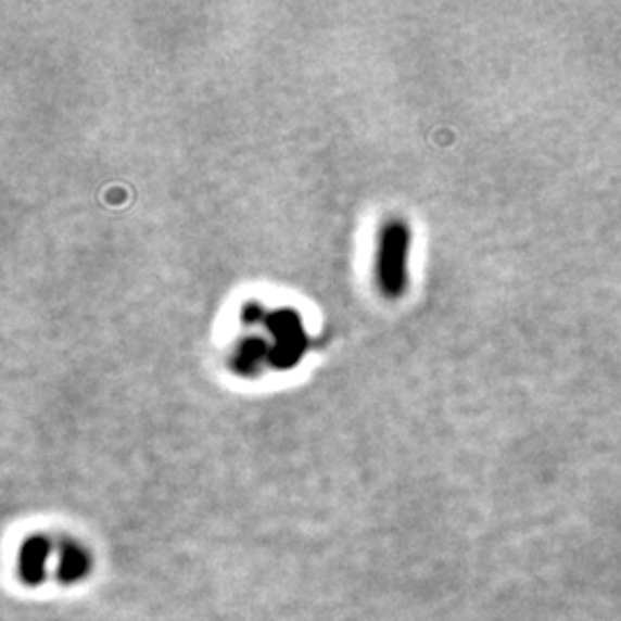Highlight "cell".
Wrapping results in <instances>:
<instances>
[{"instance_id":"1","label":"cell","mask_w":621,"mask_h":621,"mask_svg":"<svg viewBox=\"0 0 621 621\" xmlns=\"http://www.w3.org/2000/svg\"><path fill=\"white\" fill-rule=\"evenodd\" d=\"M410 228L405 221L392 219L382 226L378 244L376 277L384 297L398 300L407 288V256H410Z\"/></svg>"}]
</instances>
